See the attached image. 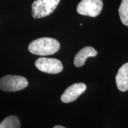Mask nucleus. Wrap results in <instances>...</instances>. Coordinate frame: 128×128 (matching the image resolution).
<instances>
[{"label":"nucleus","mask_w":128,"mask_h":128,"mask_svg":"<svg viewBox=\"0 0 128 128\" xmlns=\"http://www.w3.org/2000/svg\"><path fill=\"white\" fill-rule=\"evenodd\" d=\"M103 7L102 0H81L76 7V11L81 15L95 17L100 14Z\"/></svg>","instance_id":"nucleus-4"},{"label":"nucleus","mask_w":128,"mask_h":128,"mask_svg":"<svg viewBox=\"0 0 128 128\" xmlns=\"http://www.w3.org/2000/svg\"><path fill=\"white\" fill-rule=\"evenodd\" d=\"M60 0H36L32 4V16L35 18L46 17L56 8Z\"/></svg>","instance_id":"nucleus-2"},{"label":"nucleus","mask_w":128,"mask_h":128,"mask_svg":"<svg viewBox=\"0 0 128 128\" xmlns=\"http://www.w3.org/2000/svg\"><path fill=\"white\" fill-rule=\"evenodd\" d=\"M28 84V80L25 77L8 75L0 79V89L8 92H17L26 88Z\"/></svg>","instance_id":"nucleus-3"},{"label":"nucleus","mask_w":128,"mask_h":128,"mask_svg":"<svg viewBox=\"0 0 128 128\" xmlns=\"http://www.w3.org/2000/svg\"><path fill=\"white\" fill-rule=\"evenodd\" d=\"M20 120L14 115L7 117L0 124V128H20Z\"/></svg>","instance_id":"nucleus-9"},{"label":"nucleus","mask_w":128,"mask_h":128,"mask_svg":"<svg viewBox=\"0 0 128 128\" xmlns=\"http://www.w3.org/2000/svg\"><path fill=\"white\" fill-rule=\"evenodd\" d=\"M116 82L120 91L124 92L128 90V62L119 68L116 76Z\"/></svg>","instance_id":"nucleus-8"},{"label":"nucleus","mask_w":128,"mask_h":128,"mask_svg":"<svg viewBox=\"0 0 128 128\" xmlns=\"http://www.w3.org/2000/svg\"><path fill=\"white\" fill-rule=\"evenodd\" d=\"M35 66L42 72L52 74L60 73L63 70L62 62L55 58H40L35 62Z\"/></svg>","instance_id":"nucleus-5"},{"label":"nucleus","mask_w":128,"mask_h":128,"mask_svg":"<svg viewBox=\"0 0 128 128\" xmlns=\"http://www.w3.org/2000/svg\"><path fill=\"white\" fill-rule=\"evenodd\" d=\"M97 55V52L92 46H86L81 49L75 56L74 64L76 67H81L84 65L88 57H94Z\"/></svg>","instance_id":"nucleus-7"},{"label":"nucleus","mask_w":128,"mask_h":128,"mask_svg":"<svg viewBox=\"0 0 128 128\" xmlns=\"http://www.w3.org/2000/svg\"><path fill=\"white\" fill-rule=\"evenodd\" d=\"M54 128H66L64 127V126H60V125H56V126H54Z\"/></svg>","instance_id":"nucleus-11"},{"label":"nucleus","mask_w":128,"mask_h":128,"mask_svg":"<svg viewBox=\"0 0 128 128\" xmlns=\"http://www.w3.org/2000/svg\"><path fill=\"white\" fill-rule=\"evenodd\" d=\"M119 13L122 23L128 26V0H122L119 8Z\"/></svg>","instance_id":"nucleus-10"},{"label":"nucleus","mask_w":128,"mask_h":128,"mask_svg":"<svg viewBox=\"0 0 128 128\" xmlns=\"http://www.w3.org/2000/svg\"><path fill=\"white\" fill-rule=\"evenodd\" d=\"M60 46L57 40L50 38H42L32 42L28 49L34 55L46 56L55 54L60 50Z\"/></svg>","instance_id":"nucleus-1"},{"label":"nucleus","mask_w":128,"mask_h":128,"mask_svg":"<svg viewBox=\"0 0 128 128\" xmlns=\"http://www.w3.org/2000/svg\"><path fill=\"white\" fill-rule=\"evenodd\" d=\"M87 87L84 83H75L69 86L61 96V100L65 103H71L76 100L80 95L86 90Z\"/></svg>","instance_id":"nucleus-6"}]
</instances>
